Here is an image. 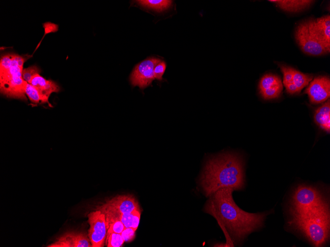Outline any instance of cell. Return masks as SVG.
<instances>
[{
  "mask_svg": "<svg viewBox=\"0 0 330 247\" xmlns=\"http://www.w3.org/2000/svg\"><path fill=\"white\" fill-rule=\"evenodd\" d=\"M290 223L315 247H322L330 235V210L328 203L300 211H290Z\"/></svg>",
  "mask_w": 330,
  "mask_h": 247,
  "instance_id": "3",
  "label": "cell"
},
{
  "mask_svg": "<svg viewBox=\"0 0 330 247\" xmlns=\"http://www.w3.org/2000/svg\"><path fill=\"white\" fill-rule=\"evenodd\" d=\"M282 9L288 12H296L309 7L314 0H269Z\"/></svg>",
  "mask_w": 330,
  "mask_h": 247,
  "instance_id": "15",
  "label": "cell"
},
{
  "mask_svg": "<svg viewBox=\"0 0 330 247\" xmlns=\"http://www.w3.org/2000/svg\"><path fill=\"white\" fill-rule=\"evenodd\" d=\"M161 60L156 58H149L135 66L129 77L133 86H138L141 89L148 87L155 79L154 69Z\"/></svg>",
  "mask_w": 330,
  "mask_h": 247,
  "instance_id": "8",
  "label": "cell"
},
{
  "mask_svg": "<svg viewBox=\"0 0 330 247\" xmlns=\"http://www.w3.org/2000/svg\"><path fill=\"white\" fill-rule=\"evenodd\" d=\"M278 66L283 74V83L285 87L293 84V68L283 64H279Z\"/></svg>",
  "mask_w": 330,
  "mask_h": 247,
  "instance_id": "22",
  "label": "cell"
},
{
  "mask_svg": "<svg viewBox=\"0 0 330 247\" xmlns=\"http://www.w3.org/2000/svg\"><path fill=\"white\" fill-rule=\"evenodd\" d=\"M314 120L322 129L330 133V101L329 99L315 110Z\"/></svg>",
  "mask_w": 330,
  "mask_h": 247,
  "instance_id": "16",
  "label": "cell"
},
{
  "mask_svg": "<svg viewBox=\"0 0 330 247\" xmlns=\"http://www.w3.org/2000/svg\"><path fill=\"white\" fill-rule=\"evenodd\" d=\"M125 227L122 222L120 220H116L112 222L107 228V234L111 233L121 234Z\"/></svg>",
  "mask_w": 330,
  "mask_h": 247,
  "instance_id": "24",
  "label": "cell"
},
{
  "mask_svg": "<svg viewBox=\"0 0 330 247\" xmlns=\"http://www.w3.org/2000/svg\"><path fill=\"white\" fill-rule=\"evenodd\" d=\"M327 202L317 188L305 184L299 185L292 196L290 211H300L324 205Z\"/></svg>",
  "mask_w": 330,
  "mask_h": 247,
  "instance_id": "5",
  "label": "cell"
},
{
  "mask_svg": "<svg viewBox=\"0 0 330 247\" xmlns=\"http://www.w3.org/2000/svg\"><path fill=\"white\" fill-rule=\"evenodd\" d=\"M141 215V210H134L131 212L121 214L120 220L125 228H131L135 230L138 228Z\"/></svg>",
  "mask_w": 330,
  "mask_h": 247,
  "instance_id": "17",
  "label": "cell"
},
{
  "mask_svg": "<svg viewBox=\"0 0 330 247\" xmlns=\"http://www.w3.org/2000/svg\"><path fill=\"white\" fill-rule=\"evenodd\" d=\"M233 191L230 187L216 191L209 197L204 212L216 218L228 240L239 244L262 227L267 214L249 213L241 209L233 200Z\"/></svg>",
  "mask_w": 330,
  "mask_h": 247,
  "instance_id": "1",
  "label": "cell"
},
{
  "mask_svg": "<svg viewBox=\"0 0 330 247\" xmlns=\"http://www.w3.org/2000/svg\"><path fill=\"white\" fill-rule=\"evenodd\" d=\"M25 94L30 100L34 103H47L49 106H51L48 102V99L42 96L33 86L29 83H27L26 86Z\"/></svg>",
  "mask_w": 330,
  "mask_h": 247,
  "instance_id": "20",
  "label": "cell"
},
{
  "mask_svg": "<svg viewBox=\"0 0 330 247\" xmlns=\"http://www.w3.org/2000/svg\"><path fill=\"white\" fill-rule=\"evenodd\" d=\"M31 57L14 53L3 55L0 62V90L7 97L26 101L27 82L23 78L24 62Z\"/></svg>",
  "mask_w": 330,
  "mask_h": 247,
  "instance_id": "4",
  "label": "cell"
},
{
  "mask_svg": "<svg viewBox=\"0 0 330 247\" xmlns=\"http://www.w3.org/2000/svg\"><path fill=\"white\" fill-rule=\"evenodd\" d=\"M41 72V70L36 66H32L24 69L22 71V76L24 80L29 83L32 78L36 74Z\"/></svg>",
  "mask_w": 330,
  "mask_h": 247,
  "instance_id": "23",
  "label": "cell"
},
{
  "mask_svg": "<svg viewBox=\"0 0 330 247\" xmlns=\"http://www.w3.org/2000/svg\"><path fill=\"white\" fill-rule=\"evenodd\" d=\"M106 239L108 247H120L124 242L121 234L116 233L107 234Z\"/></svg>",
  "mask_w": 330,
  "mask_h": 247,
  "instance_id": "21",
  "label": "cell"
},
{
  "mask_svg": "<svg viewBox=\"0 0 330 247\" xmlns=\"http://www.w3.org/2000/svg\"><path fill=\"white\" fill-rule=\"evenodd\" d=\"M29 83L33 86L42 96L48 99L52 93L60 91V87L57 83L45 79L40 74L35 75Z\"/></svg>",
  "mask_w": 330,
  "mask_h": 247,
  "instance_id": "14",
  "label": "cell"
},
{
  "mask_svg": "<svg viewBox=\"0 0 330 247\" xmlns=\"http://www.w3.org/2000/svg\"><path fill=\"white\" fill-rule=\"evenodd\" d=\"M135 231L136 230L133 228L125 227L121 233L124 242L132 241L134 239Z\"/></svg>",
  "mask_w": 330,
  "mask_h": 247,
  "instance_id": "26",
  "label": "cell"
},
{
  "mask_svg": "<svg viewBox=\"0 0 330 247\" xmlns=\"http://www.w3.org/2000/svg\"><path fill=\"white\" fill-rule=\"evenodd\" d=\"M135 1L140 5L159 12L169 8L172 3V0H142Z\"/></svg>",
  "mask_w": 330,
  "mask_h": 247,
  "instance_id": "18",
  "label": "cell"
},
{
  "mask_svg": "<svg viewBox=\"0 0 330 247\" xmlns=\"http://www.w3.org/2000/svg\"><path fill=\"white\" fill-rule=\"evenodd\" d=\"M312 104H318L327 100L330 96V79L326 76H318L310 83L305 91Z\"/></svg>",
  "mask_w": 330,
  "mask_h": 247,
  "instance_id": "9",
  "label": "cell"
},
{
  "mask_svg": "<svg viewBox=\"0 0 330 247\" xmlns=\"http://www.w3.org/2000/svg\"><path fill=\"white\" fill-rule=\"evenodd\" d=\"M310 30L318 39L330 50V16L327 15L321 17L306 19Z\"/></svg>",
  "mask_w": 330,
  "mask_h": 247,
  "instance_id": "11",
  "label": "cell"
},
{
  "mask_svg": "<svg viewBox=\"0 0 330 247\" xmlns=\"http://www.w3.org/2000/svg\"><path fill=\"white\" fill-rule=\"evenodd\" d=\"M87 217L90 226L88 230V237L91 247H103L107 229L105 214L101 211H96L90 212Z\"/></svg>",
  "mask_w": 330,
  "mask_h": 247,
  "instance_id": "7",
  "label": "cell"
},
{
  "mask_svg": "<svg viewBox=\"0 0 330 247\" xmlns=\"http://www.w3.org/2000/svg\"><path fill=\"white\" fill-rule=\"evenodd\" d=\"M105 205L121 214L140 210L137 201L131 195L117 196Z\"/></svg>",
  "mask_w": 330,
  "mask_h": 247,
  "instance_id": "13",
  "label": "cell"
},
{
  "mask_svg": "<svg viewBox=\"0 0 330 247\" xmlns=\"http://www.w3.org/2000/svg\"><path fill=\"white\" fill-rule=\"evenodd\" d=\"M312 78V75L303 73L293 68L292 80L298 93L309 84Z\"/></svg>",
  "mask_w": 330,
  "mask_h": 247,
  "instance_id": "19",
  "label": "cell"
},
{
  "mask_svg": "<svg viewBox=\"0 0 330 247\" xmlns=\"http://www.w3.org/2000/svg\"><path fill=\"white\" fill-rule=\"evenodd\" d=\"M47 247H91L88 237L83 232L68 231Z\"/></svg>",
  "mask_w": 330,
  "mask_h": 247,
  "instance_id": "10",
  "label": "cell"
},
{
  "mask_svg": "<svg viewBox=\"0 0 330 247\" xmlns=\"http://www.w3.org/2000/svg\"><path fill=\"white\" fill-rule=\"evenodd\" d=\"M166 68V64L163 61H161L155 66L154 69V77L159 81L163 80V75Z\"/></svg>",
  "mask_w": 330,
  "mask_h": 247,
  "instance_id": "25",
  "label": "cell"
},
{
  "mask_svg": "<svg viewBox=\"0 0 330 247\" xmlns=\"http://www.w3.org/2000/svg\"><path fill=\"white\" fill-rule=\"evenodd\" d=\"M294 35L297 43L304 53L310 55L320 56L330 52L310 30L306 20L296 27Z\"/></svg>",
  "mask_w": 330,
  "mask_h": 247,
  "instance_id": "6",
  "label": "cell"
},
{
  "mask_svg": "<svg viewBox=\"0 0 330 247\" xmlns=\"http://www.w3.org/2000/svg\"><path fill=\"white\" fill-rule=\"evenodd\" d=\"M198 184L206 197L224 187L237 191L243 189L245 179L242 159L237 154L228 152L208 158Z\"/></svg>",
  "mask_w": 330,
  "mask_h": 247,
  "instance_id": "2",
  "label": "cell"
},
{
  "mask_svg": "<svg viewBox=\"0 0 330 247\" xmlns=\"http://www.w3.org/2000/svg\"><path fill=\"white\" fill-rule=\"evenodd\" d=\"M259 89L260 94L265 100L278 98L283 90L281 79L277 75L266 74L259 81Z\"/></svg>",
  "mask_w": 330,
  "mask_h": 247,
  "instance_id": "12",
  "label": "cell"
}]
</instances>
